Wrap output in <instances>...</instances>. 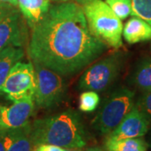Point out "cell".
<instances>
[{
	"label": "cell",
	"mask_w": 151,
	"mask_h": 151,
	"mask_svg": "<svg viewBox=\"0 0 151 151\" xmlns=\"http://www.w3.org/2000/svg\"><path fill=\"white\" fill-rule=\"evenodd\" d=\"M31 29L28 53L33 64H40L60 75L81 70L106 49L90 31L83 9L72 2L50 5Z\"/></svg>",
	"instance_id": "6da1fadb"
},
{
	"label": "cell",
	"mask_w": 151,
	"mask_h": 151,
	"mask_svg": "<svg viewBox=\"0 0 151 151\" xmlns=\"http://www.w3.org/2000/svg\"><path fill=\"white\" fill-rule=\"evenodd\" d=\"M31 139L34 147L50 144L64 149H81L86 145L81 119L78 113L70 109L35 120L31 124Z\"/></svg>",
	"instance_id": "7a4b0ae2"
},
{
	"label": "cell",
	"mask_w": 151,
	"mask_h": 151,
	"mask_svg": "<svg viewBox=\"0 0 151 151\" xmlns=\"http://www.w3.org/2000/svg\"><path fill=\"white\" fill-rule=\"evenodd\" d=\"M82 9L89 29L96 37L113 48L123 45V23L106 2L95 0Z\"/></svg>",
	"instance_id": "3957f363"
},
{
	"label": "cell",
	"mask_w": 151,
	"mask_h": 151,
	"mask_svg": "<svg viewBox=\"0 0 151 151\" xmlns=\"http://www.w3.org/2000/svg\"><path fill=\"white\" fill-rule=\"evenodd\" d=\"M134 92L126 87L112 92L92 120L94 129L101 134H110L134 107Z\"/></svg>",
	"instance_id": "277c9868"
},
{
	"label": "cell",
	"mask_w": 151,
	"mask_h": 151,
	"mask_svg": "<svg viewBox=\"0 0 151 151\" xmlns=\"http://www.w3.org/2000/svg\"><path fill=\"white\" fill-rule=\"evenodd\" d=\"M124 63L121 53L109 55L92 65L81 75L79 88L85 91L103 92L118 77Z\"/></svg>",
	"instance_id": "5b68a950"
},
{
	"label": "cell",
	"mask_w": 151,
	"mask_h": 151,
	"mask_svg": "<svg viewBox=\"0 0 151 151\" xmlns=\"http://www.w3.org/2000/svg\"><path fill=\"white\" fill-rule=\"evenodd\" d=\"M33 65L35 72V105L39 108H50L59 104L66 91L61 75L40 64Z\"/></svg>",
	"instance_id": "8992f818"
},
{
	"label": "cell",
	"mask_w": 151,
	"mask_h": 151,
	"mask_svg": "<svg viewBox=\"0 0 151 151\" xmlns=\"http://www.w3.org/2000/svg\"><path fill=\"white\" fill-rule=\"evenodd\" d=\"M35 91V72L33 63L18 61L7 76L1 92L6 94V97L14 103L26 97H34Z\"/></svg>",
	"instance_id": "52a82bcc"
},
{
	"label": "cell",
	"mask_w": 151,
	"mask_h": 151,
	"mask_svg": "<svg viewBox=\"0 0 151 151\" xmlns=\"http://www.w3.org/2000/svg\"><path fill=\"white\" fill-rule=\"evenodd\" d=\"M150 126L149 120L134 105L107 138L114 139L141 138L148 133Z\"/></svg>",
	"instance_id": "ba28073f"
},
{
	"label": "cell",
	"mask_w": 151,
	"mask_h": 151,
	"mask_svg": "<svg viewBox=\"0 0 151 151\" xmlns=\"http://www.w3.org/2000/svg\"><path fill=\"white\" fill-rule=\"evenodd\" d=\"M34 108V97L14 102L9 107L0 105V129H15L28 124Z\"/></svg>",
	"instance_id": "9c48e42d"
},
{
	"label": "cell",
	"mask_w": 151,
	"mask_h": 151,
	"mask_svg": "<svg viewBox=\"0 0 151 151\" xmlns=\"http://www.w3.org/2000/svg\"><path fill=\"white\" fill-rule=\"evenodd\" d=\"M25 40L26 29L16 9L0 21V51L9 46L22 47Z\"/></svg>",
	"instance_id": "30bf717a"
},
{
	"label": "cell",
	"mask_w": 151,
	"mask_h": 151,
	"mask_svg": "<svg viewBox=\"0 0 151 151\" xmlns=\"http://www.w3.org/2000/svg\"><path fill=\"white\" fill-rule=\"evenodd\" d=\"M0 130L5 151H33L29 123L15 129Z\"/></svg>",
	"instance_id": "8fae6325"
},
{
	"label": "cell",
	"mask_w": 151,
	"mask_h": 151,
	"mask_svg": "<svg viewBox=\"0 0 151 151\" xmlns=\"http://www.w3.org/2000/svg\"><path fill=\"white\" fill-rule=\"evenodd\" d=\"M22 16L33 28L43 19L50 9L49 0H17Z\"/></svg>",
	"instance_id": "7c38bea8"
},
{
	"label": "cell",
	"mask_w": 151,
	"mask_h": 151,
	"mask_svg": "<svg viewBox=\"0 0 151 151\" xmlns=\"http://www.w3.org/2000/svg\"><path fill=\"white\" fill-rule=\"evenodd\" d=\"M123 36L130 45L151 40V25L139 17H133L126 22Z\"/></svg>",
	"instance_id": "4fadbf2b"
},
{
	"label": "cell",
	"mask_w": 151,
	"mask_h": 151,
	"mask_svg": "<svg viewBox=\"0 0 151 151\" xmlns=\"http://www.w3.org/2000/svg\"><path fill=\"white\" fill-rule=\"evenodd\" d=\"M24 51L22 47L9 46L0 51V93L6 77L11 68L24 57Z\"/></svg>",
	"instance_id": "5bb4252c"
},
{
	"label": "cell",
	"mask_w": 151,
	"mask_h": 151,
	"mask_svg": "<svg viewBox=\"0 0 151 151\" xmlns=\"http://www.w3.org/2000/svg\"><path fill=\"white\" fill-rule=\"evenodd\" d=\"M132 82L142 92L151 91V59L142 60L132 76Z\"/></svg>",
	"instance_id": "9a60e30c"
},
{
	"label": "cell",
	"mask_w": 151,
	"mask_h": 151,
	"mask_svg": "<svg viewBox=\"0 0 151 151\" xmlns=\"http://www.w3.org/2000/svg\"><path fill=\"white\" fill-rule=\"evenodd\" d=\"M105 149L107 151H146L147 144L140 138L120 139L107 138Z\"/></svg>",
	"instance_id": "2e32d148"
},
{
	"label": "cell",
	"mask_w": 151,
	"mask_h": 151,
	"mask_svg": "<svg viewBox=\"0 0 151 151\" xmlns=\"http://www.w3.org/2000/svg\"><path fill=\"white\" fill-rule=\"evenodd\" d=\"M100 103V97L94 91H86L82 92L79 99V109L84 113L95 111Z\"/></svg>",
	"instance_id": "e0dca14e"
},
{
	"label": "cell",
	"mask_w": 151,
	"mask_h": 151,
	"mask_svg": "<svg viewBox=\"0 0 151 151\" xmlns=\"http://www.w3.org/2000/svg\"><path fill=\"white\" fill-rule=\"evenodd\" d=\"M132 15L139 17L151 25V0H131Z\"/></svg>",
	"instance_id": "ac0fdd59"
},
{
	"label": "cell",
	"mask_w": 151,
	"mask_h": 151,
	"mask_svg": "<svg viewBox=\"0 0 151 151\" xmlns=\"http://www.w3.org/2000/svg\"><path fill=\"white\" fill-rule=\"evenodd\" d=\"M106 3L121 20L132 15L131 0H106Z\"/></svg>",
	"instance_id": "d6986e66"
},
{
	"label": "cell",
	"mask_w": 151,
	"mask_h": 151,
	"mask_svg": "<svg viewBox=\"0 0 151 151\" xmlns=\"http://www.w3.org/2000/svg\"><path fill=\"white\" fill-rule=\"evenodd\" d=\"M135 106L143 113L151 125V91L143 92Z\"/></svg>",
	"instance_id": "ffe728a7"
},
{
	"label": "cell",
	"mask_w": 151,
	"mask_h": 151,
	"mask_svg": "<svg viewBox=\"0 0 151 151\" xmlns=\"http://www.w3.org/2000/svg\"><path fill=\"white\" fill-rule=\"evenodd\" d=\"M33 151H66L62 147L50 145V144H41L34 147Z\"/></svg>",
	"instance_id": "44dd1931"
},
{
	"label": "cell",
	"mask_w": 151,
	"mask_h": 151,
	"mask_svg": "<svg viewBox=\"0 0 151 151\" xmlns=\"http://www.w3.org/2000/svg\"><path fill=\"white\" fill-rule=\"evenodd\" d=\"M15 9H16V8L14 6L0 3V21Z\"/></svg>",
	"instance_id": "7402d4cb"
},
{
	"label": "cell",
	"mask_w": 151,
	"mask_h": 151,
	"mask_svg": "<svg viewBox=\"0 0 151 151\" xmlns=\"http://www.w3.org/2000/svg\"><path fill=\"white\" fill-rule=\"evenodd\" d=\"M1 4H9V5L18 6V1L17 0H0Z\"/></svg>",
	"instance_id": "603a6c76"
},
{
	"label": "cell",
	"mask_w": 151,
	"mask_h": 151,
	"mask_svg": "<svg viewBox=\"0 0 151 151\" xmlns=\"http://www.w3.org/2000/svg\"><path fill=\"white\" fill-rule=\"evenodd\" d=\"M74 1L77 3V4H81V5L84 6L87 4H89V3H92L95 0H74Z\"/></svg>",
	"instance_id": "cb8c5ba5"
},
{
	"label": "cell",
	"mask_w": 151,
	"mask_h": 151,
	"mask_svg": "<svg viewBox=\"0 0 151 151\" xmlns=\"http://www.w3.org/2000/svg\"><path fill=\"white\" fill-rule=\"evenodd\" d=\"M0 151H5L4 141H3V139H2V135H1V130H0Z\"/></svg>",
	"instance_id": "d4e9b609"
},
{
	"label": "cell",
	"mask_w": 151,
	"mask_h": 151,
	"mask_svg": "<svg viewBox=\"0 0 151 151\" xmlns=\"http://www.w3.org/2000/svg\"><path fill=\"white\" fill-rule=\"evenodd\" d=\"M86 151H103L102 149H100V148H91V149H89V150H87Z\"/></svg>",
	"instance_id": "484cf974"
},
{
	"label": "cell",
	"mask_w": 151,
	"mask_h": 151,
	"mask_svg": "<svg viewBox=\"0 0 151 151\" xmlns=\"http://www.w3.org/2000/svg\"><path fill=\"white\" fill-rule=\"evenodd\" d=\"M52 1H55V2H67L69 0H52Z\"/></svg>",
	"instance_id": "4316f807"
}]
</instances>
